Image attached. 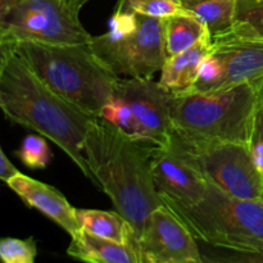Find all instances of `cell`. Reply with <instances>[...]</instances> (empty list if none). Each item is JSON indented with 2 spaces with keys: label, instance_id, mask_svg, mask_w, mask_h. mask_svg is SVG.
<instances>
[{
  "label": "cell",
  "instance_id": "1",
  "mask_svg": "<svg viewBox=\"0 0 263 263\" xmlns=\"http://www.w3.org/2000/svg\"><path fill=\"white\" fill-rule=\"evenodd\" d=\"M156 146L140 143L102 117H97L84 143L94 185L109 197L116 211L133 226L138 241L146 218L164 205L152 176Z\"/></svg>",
  "mask_w": 263,
  "mask_h": 263
},
{
  "label": "cell",
  "instance_id": "2",
  "mask_svg": "<svg viewBox=\"0 0 263 263\" xmlns=\"http://www.w3.org/2000/svg\"><path fill=\"white\" fill-rule=\"evenodd\" d=\"M0 109L9 121L53 141L94 184L85 158L84 143L97 117L51 91L12 50V46L0 74Z\"/></svg>",
  "mask_w": 263,
  "mask_h": 263
},
{
  "label": "cell",
  "instance_id": "3",
  "mask_svg": "<svg viewBox=\"0 0 263 263\" xmlns=\"http://www.w3.org/2000/svg\"><path fill=\"white\" fill-rule=\"evenodd\" d=\"M10 46L51 91L94 117H100L120 81V76L107 68L89 45L18 40Z\"/></svg>",
  "mask_w": 263,
  "mask_h": 263
},
{
  "label": "cell",
  "instance_id": "4",
  "mask_svg": "<svg viewBox=\"0 0 263 263\" xmlns=\"http://www.w3.org/2000/svg\"><path fill=\"white\" fill-rule=\"evenodd\" d=\"M167 207L198 241L230 252L228 261L263 262V200L235 198L207 181L199 202Z\"/></svg>",
  "mask_w": 263,
  "mask_h": 263
},
{
  "label": "cell",
  "instance_id": "5",
  "mask_svg": "<svg viewBox=\"0 0 263 263\" xmlns=\"http://www.w3.org/2000/svg\"><path fill=\"white\" fill-rule=\"evenodd\" d=\"M263 79L213 92L175 94L174 131L195 140L248 144L261 99Z\"/></svg>",
  "mask_w": 263,
  "mask_h": 263
},
{
  "label": "cell",
  "instance_id": "6",
  "mask_svg": "<svg viewBox=\"0 0 263 263\" xmlns=\"http://www.w3.org/2000/svg\"><path fill=\"white\" fill-rule=\"evenodd\" d=\"M90 49L117 76L151 79L168 58L164 48L163 20L116 8L109 30L91 36Z\"/></svg>",
  "mask_w": 263,
  "mask_h": 263
},
{
  "label": "cell",
  "instance_id": "7",
  "mask_svg": "<svg viewBox=\"0 0 263 263\" xmlns=\"http://www.w3.org/2000/svg\"><path fill=\"white\" fill-rule=\"evenodd\" d=\"M171 143L205 181L235 198L263 200V175L248 144L195 140L175 131Z\"/></svg>",
  "mask_w": 263,
  "mask_h": 263
},
{
  "label": "cell",
  "instance_id": "8",
  "mask_svg": "<svg viewBox=\"0 0 263 263\" xmlns=\"http://www.w3.org/2000/svg\"><path fill=\"white\" fill-rule=\"evenodd\" d=\"M90 0H20L5 22L8 43L31 40L57 45H89L80 13Z\"/></svg>",
  "mask_w": 263,
  "mask_h": 263
},
{
  "label": "cell",
  "instance_id": "9",
  "mask_svg": "<svg viewBox=\"0 0 263 263\" xmlns=\"http://www.w3.org/2000/svg\"><path fill=\"white\" fill-rule=\"evenodd\" d=\"M115 95L130 107L138 127V141L153 146L168 145L174 133V91L152 77H128L120 79Z\"/></svg>",
  "mask_w": 263,
  "mask_h": 263
},
{
  "label": "cell",
  "instance_id": "10",
  "mask_svg": "<svg viewBox=\"0 0 263 263\" xmlns=\"http://www.w3.org/2000/svg\"><path fill=\"white\" fill-rule=\"evenodd\" d=\"M136 248L140 263H203L198 240L167 205L149 215Z\"/></svg>",
  "mask_w": 263,
  "mask_h": 263
},
{
  "label": "cell",
  "instance_id": "11",
  "mask_svg": "<svg viewBox=\"0 0 263 263\" xmlns=\"http://www.w3.org/2000/svg\"><path fill=\"white\" fill-rule=\"evenodd\" d=\"M152 176L164 205L189 207L202 199L207 181L171 143L152 153Z\"/></svg>",
  "mask_w": 263,
  "mask_h": 263
},
{
  "label": "cell",
  "instance_id": "12",
  "mask_svg": "<svg viewBox=\"0 0 263 263\" xmlns=\"http://www.w3.org/2000/svg\"><path fill=\"white\" fill-rule=\"evenodd\" d=\"M212 54L220 61L223 76L215 91L263 79V41L247 37L233 27L212 35Z\"/></svg>",
  "mask_w": 263,
  "mask_h": 263
},
{
  "label": "cell",
  "instance_id": "13",
  "mask_svg": "<svg viewBox=\"0 0 263 263\" xmlns=\"http://www.w3.org/2000/svg\"><path fill=\"white\" fill-rule=\"evenodd\" d=\"M7 185L26 205L43 213L69 236H73L81 229L76 218V208L72 207L66 197L51 185L44 184L21 172L10 177Z\"/></svg>",
  "mask_w": 263,
  "mask_h": 263
},
{
  "label": "cell",
  "instance_id": "14",
  "mask_svg": "<svg viewBox=\"0 0 263 263\" xmlns=\"http://www.w3.org/2000/svg\"><path fill=\"white\" fill-rule=\"evenodd\" d=\"M212 50V36L207 33L186 50L168 57L161 69V82L175 94L192 90L203 59Z\"/></svg>",
  "mask_w": 263,
  "mask_h": 263
},
{
  "label": "cell",
  "instance_id": "15",
  "mask_svg": "<svg viewBox=\"0 0 263 263\" xmlns=\"http://www.w3.org/2000/svg\"><path fill=\"white\" fill-rule=\"evenodd\" d=\"M67 254L90 263H140L133 246L100 238L82 228L71 236Z\"/></svg>",
  "mask_w": 263,
  "mask_h": 263
},
{
  "label": "cell",
  "instance_id": "16",
  "mask_svg": "<svg viewBox=\"0 0 263 263\" xmlns=\"http://www.w3.org/2000/svg\"><path fill=\"white\" fill-rule=\"evenodd\" d=\"M76 218L82 229L90 231L94 235L117 243L128 244L138 251L136 235L133 226L117 211L109 212V211L76 208Z\"/></svg>",
  "mask_w": 263,
  "mask_h": 263
},
{
  "label": "cell",
  "instance_id": "17",
  "mask_svg": "<svg viewBox=\"0 0 263 263\" xmlns=\"http://www.w3.org/2000/svg\"><path fill=\"white\" fill-rule=\"evenodd\" d=\"M207 33H211L207 26L190 13L164 18L163 35L167 57L186 50Z\"/></svg>",
  "mask_w": 263,
  "mask_h": 263
},
{
  "label": "cell",
  "instance_id": "18",
  "mask_svg": "<svg viewBox=\"0 0 263 263\" xmlns=\"http://www.w3.org/2000/svg\"><path fill=\"white\" fill-rule=\"evenodd\" d=\"M181 4L207 26L211 36L228 30L234 23L236 0H181Z\"/></svg>",
  "mask_w": 263,
  "mask_h": 263
},
{
  "label": "cell",
  "instance_id": "19",
  "mask_svg": "<svg viewBox=\"0 0 263 263\" xmlns=\"http://www.w3.org/2000/svg\"><path fill=\"white\" fill-rule=\"evenodd\" d=\"M231 27L240 35L263 41V0H236Z\"/></svg>",
  "mask_w": 263,
  "mask_h": 263
},
{
  "label": "cell",
  "instance_id": "20",
  "mask_svg": "<svg viewBox=\"0 0 263 263\" xmlns=\"http://www.w3.org/2000/svg\"><path fill=\"white\" fill-rule=\"evenodd\" d=\"M43 135H27L21 143L20 148L15 151V157L32 170H43L48 167L53 159L48 143Z\"/></svg>",
  "mask_w": 263,
  "mask_h": 263
},
{
  "label": "cell",
  "instance_id": "21",
  "mask_svg": "<svg viewBox=\"0 0 263 263\" xmlns=\"http://www.w3.org/2000/svg\"><path fill=\"white\" fill-rule=\"evenodd\" d=\"M100 117L107 120L123 134L138 141V127L134 121L133 113H131L130 107L120 97L113 94V97L103 107Z\"/></svg>",
  "mask_w": 263,
  "mask_h": 263
},
{
  "label": "cell",
  "instance_id": "22",
  "mask_svg": "<svg viewBox=\"0 0 263 263\" xmlns=\"http://www.w3.org/2000/svg\"><path fill=\"white\" fill-rule=\"evenodd\" d=\"M37 256V243L27 239L0 238V261L4 263H33Z\"/></svg>",
  "mask_w": 263,
  "mask_h": 263
},
{
  "label": "cell",
  "instance_id": "23",
  "mask_svg": "<svg viewBox=\"0 0 263 263\" xmlns=\"http://www.w3.org/2000/svg\"><path fill=\"white\" fill-rule=\"evenodd\" d=\"M223 76V69L220 61L211 53L202 61L198 72L197 81L189 91L213 92L220 85Z\"/></svg>",
  "mask_w": 263,
  "mask_h": 263
},
{
  "label": "cell",
  "instance_id": "24",
  "mask_svg": "<svg viewBox=\"0 0 263 263\" xmlns=\"http://www.w3.org/2000/svg\"><path fill=\"white\" fill-rule=\"evenodd\" d=\"M130 10L148 15V17L159 18V20L189 13L182 7L181 3H177L175 0H144V2H139L133 5Z\"/></svg>",
  "mask_w": 263,
  "mask_h": 263
},
{
  "label": "cell",
  "instance_id": "25",
  "mask_svg": "<svg viewBox=\"0 0 263 263\" xmlns=\"http://www.w3.org/2000/svg\"><path fill=\"white\" fill-rule=\"evenodd\" d=\"M249 148H251L252 156H253L257 167L263 175V89L256 116H254Z\"/></svg>",
  "mask_w": 263,
  "mask_h": 263
},
{
  "label": "cell",
  "instance_id": "26",
  "mask_svg": "<svg viewBox=\"0 0 263 263\" xmlns=\"http://www.w3.org/2000/svg\"><path fill=\"white\" fill-rule=\"evenodd\" d=\"M18 2L20 0H0V46H10L5 33V22L9 12Z\"/></svg>",
  "mask_w": 263,
  "mask_h": 263
},
{
  "label": "cell",
  "instance_id": "27",
  "mask_svg": "<svg viewBox=\"0 0 263 263\" xmlns=\"http://www.w3.org/2000/svg\"><path fill=\"white\" fill-rule=\"evenodd\" d=\"M18 172L20 171L17 170V167L9 161V158L5 156L2 146H0V180L7 182L10 177L14 176Z\"/></svg>",
  "mask_w": 263,
  "mask_h": 263
},
{
  "label": "cell",
  "instance_id": "28",
  "mask_svg": "<svg viewBox=\"0 0 263 263\" xmlns=\"http://www.w3.org/2000/svg\"><path fill=\"white\" fill-rule=\"evenodd\" d=\"M139 2H144V0H118L117 8L118 9H123V10H130V8L133 5H135L136 3ZM177 3H181V0H175Z\"/></svg>",
  "mask_w": 263,
  "mask_h": 263
},
{
  "label": "cell",
  "instance_id": "29",
  "mask_svg": "<svg viewBox=\"0 0 263 263\" xmlns=\"http://www.w3.org/2000/svg\"><path fill=\"white\" fill-rule=\"evenodd\" d=\"M10 49V46H0V74H2L3 66H4L5 58H7V53Z\"/></svg>",
  "mask_w": 263,
  "mask_h": 263
}]
</instances>
